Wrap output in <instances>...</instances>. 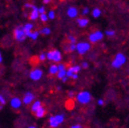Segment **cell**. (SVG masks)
<instances>
[{
	"label": "cell",
	"mask_w": 129,
	"mask_h": 128,
	"mask_svg": "<svg viewBox=\"0 0 129 128\" xmlns=\"http://www.w3.org/2000/svg\"><path fill=\"white\" fill-rule=\"evenodd\" d=\"M125 61H126L125 56L124 54H122V53H118V54H116L114 60H113L112 66L114 67V69H119L125 63Z\"/></svg>",
	"instance_id": "obj_1"
},
{
	"label": "cell",
	"mask_w": 129,
	"mask_h": 128,
	"mask_svg": "<svg viewBox=\"0 0 129 128\" xmlns=\"http://www.w3.org/2000/svg\"><path fill=\"white\" fill-rule=\"evenodd\" d=\"M76 99H77V101L79 102L80 104H86L91 102L92 95H91V93H90L89 91H81V92H79L77 94Z\"/></svg>",
	"instance_id": "obj_2"
},
{
	"label": "cell",
	"mask_w": 129,
	"mask_h": 128,
	"mask_svg": "<svg viewBox=\"0 0 129 128\" xmlns=\"http://www.w3.org/2000/svg\"><path fill=\"white\" fill-rule=\"evenodd\" d=\"M46 55H47V59L49 60H51V61L60 62L61 60V53L59 50H57V49L50 50Z\"/></svg>",
	"instance_id": "obj_3"
},
{
	"label": "cell",
	"mask_w": 129,
	"mask_h": 128,
	"mask_svg": "<svg viewBox=\"0 0 129 128\" xmlns=\"http://www.w3.org/2000/svg\"><path fill=\"white\" fill-rule=\"evenodd\" d=\"M14 37L17 41H24L27 38L26 32L24 30V27H17L14 30Z\"/></svg>",
	"instance_id": "obj_4"
},
{
	"label": "cell",
	"mask_w": 129,
	"mask_h": 128,
	"mask_svg": "<svg viewBox=\"0 0 129 128\" xmlns=\"http://www.w3.org/2000/svg\"><path fill=\"white\" fill-rule=\"evenodd\" d=\"M90 49H91V45L87 42H80L76 45V49L79 52V54L81 55H83L84 53H86Z\"/></svg>",
	"instance_id": "obj_5"
},
{
	"label": "cell",
	"mask_w": 129,
	"mask_h": 128,
	"mask_svg": "<svg viewBox=\"0 0 129 128\" xmlns=\"http://www.w3.org/2000/svg\"><path fill=\"white\" fill-rule=\"evenodd\" d=\"M104 37V35L101 31H95L89 36V40L92 43H96L97 41L101 40Z\"/></svg>",
	"instance_id": "obj_6"
},
{
	"label": "cell",
	"mask_w": 129,
	"mask_h": 128,
	"mask_svg": "<svg viewBox=\"0 0 129 128\" xmlns=\"http://www.w3.org/2000/svg\"><path fill=\"white\" fill-rule=\"evenodd\" d=\"M42 74H43V72L41 70L35 69L29 73V77H30V79L33 80V81H38V80H40V78H41Z\"/></svg>",
	"instance_id": "obj_7"
},
{
	"label": "cell",
	"mask_w": 129,
	"mask_h": 128,
	"mask_svg": "<svg viewBox=\"0 0 129 128\" xmlns=\"http://www.w3.org/2000/svg\"><path fill=\"white\" fill-rule=\"evenodd\" d=\"M35 96L32 92L30 91H27L26 92L25 95H24V98H23V104H26V105H28L29 104H31V102L34 100Z\"/></svg>",
	"instance_id": "obj_8"
},
{
	"label": "cell",
	"mask_w": 129,
	"mask_h": 128,
	"mask_svg": "<svg viewBox=\"0 0 129 128\" xmlns=\"http://www.w3.org/2000/svg\"><path fill=\"white\" fill-rule=\"evenodd\" d=\"M39 16H40V13H39V10H38V8H36V7H34V8H32V10L29 12V14H28V18H29L30 20H36L39 17Z\"/></svg>",
	"instance_id": "obj_9"
},
{
	"label": "cell",
	"mask_w": 129,
	"mask_h": 128,
	"mask_svg": "<svg viewBox=\"0 0 129 128\" xmlns=\"http://www.w3.org/2000/svg\"><path fill=\"white\" fill-rule=\"evenodd\" d=\"M10 104L12 106V108H19L20 106H21V100L19 98H17V97L12 98L11 101H10Z\"/></svg>",
	"instance_id": "obj_10"
},
{
	"label": "cell",
	"mask_w": 129,
	"mask_h": 128,
	"mask_svg": "<svg viewBox=\"0 0 129 128\" xmlns=\"http://www.w3.org/2000/svg\"><path fill=\"white\" fill-rule=\"evenodd\" d=\"M45 113H46V110H45V108L43 106H41V107H40V108L37 110V112L35 113V115H36L37 118H42L43 116L45 115Z\"/></svg>",
	"instance_id": "obj_11"
},
{
	"label": "cell",
	"mask_w": 129,
	"mask_h": 128,
	"mask_svg": "<svg viewBox=\"0 0 129 128\" xmlns=\"http://www.w3.org/2000/svg\"><path fill=\"white\" fill-rule=\"evenodd\" d=\"M77 23H78V25H79L80 27H86L87 25H88V23H89V20L87 19V18H85V17H80V18H78V19H77Z\"/></svg>",
	"instance_id": "obj_12"
},
{
	"label": "cell",
	"mask_w": 129,
	"mask_h": 128,
	"mask_svg": "<svg viewBox=\"0 0 129 128\" xmlns=\"http://www.w3.org/2000/svg\"><path fill=\"white\" fill-rule=\"evenodd\" d=\"M67 14L70 17H77V15H78V10L75 8H70L69 9H68Z\"/></svg>",
	"instance_id": "obj_13"
},
{
	"label": "cell",
	"mask_w": 129,
	"mask_h": 128,
	"mask_svg": "<svg viewBox=\"0 0 129 128\" xmlns=\"http://www.w3.org/2000/svg\"><path fill=\"white\" fill-rule=\"evenodd\" d=\"M42 106V104H41V102L40 101H36L34 103V104H32V106H31V112H32L33 113H35L36 112H37V110L40 107H41Z\"/></svg>",
	"instance_id": "obj_14"
},
{
	"label": "cell",
	"mask_w": 129,
	"mask_h": 128,
	"mask_svg": "<svg viewBox=\"0 0 129 128\" xmlns=\"http://www.w3.org/2000/svg\"><path fill=\"white\" fill-rule=\"evenodd\" d=\"M49 122H50V127H52V128H56V127H58V126L60 125V123H58V121L56 120L55 116H51V117H50V120H49Z\"/></svg>",
	"instance_id": "obj_15"
},
{
	"label": "cell",
	"mask_w": 129,
	"mask_h": 128,
	"mask_svg": "<svg viewBox=\"0 0 129 128\" xmlns=\"http://www.w3.org/2000/svg\"><path fill=\"white\" fill-rule=\"evenodd\" d=\"M81 69H82L81 66H72V67H71L68 71H70V72H72V73H78V72L81 71Z\"/></svg>",
	"instance_id": "obj_16"
},
{
	"label": "cell",
	"mask_w": 129,
	"mask_h": 128,
	"mask_svg": "<svg viewBox=\"0 0 129 128\" xmlns=\"http://www.w3.org/2000/svg\"><path fill=\"white\" fill-rule=\"evenodd\" d=\"M59 72V69H58L57 65H51L50 67V74H56Z\"/></svg>",
	"instance_id": "obj_17"
},
{
	"label": "cell",
	"mask_w": 129,
	"mask_h": 128,
	"mask_svg": "<svg viewBox=\"0 0 129 128\" xmlns=\"http://www.w3.org/2000/svg\"><path fill=\"white\" fill-rule=\"evenodd\" d=\"M66 73H67V71H65V70H62V71H59L57 73L58 75V78L59 79H62L63 77L66 76Z\"/></svg>",
	"instance_id": "obj_18"
},
{
	"label": "cell",
	"mask_w": 129,
	"mask_h": 128,
	"mask_svg": "<svg viewBox=\"0 0 129 128\" xmlns=\"http://www.w3.org/2000/svg\"><path fill=\"white\" fill-rule=\"evenodd\" d=\"M55 118L58 121V123L60 124V123H63V121H64V115H63V114H57V115H55Z\"/></svg>",
	"instance_id": "obj_19"
},
{
	"label": "cell",
	"mask_w": 129,
	"mask_h": 128,
	"mask_svg": "<svg viewBox=\"0 0 129 128\" xmlns=\"http://www.w3.org/2000/svg\"><path fill=\"white\" fill-rule=\"evenodd\" d=\"M39 35H40V32H38V31H35V32H32L31 33V35H30V39L33 40H36L38 39V37H39Z\"/></svg>",
	"instance_id": "obj_20"
},
{
	"label": "cell",
	"mask_w": 129,
	"mask_h": 128,
	"mask_svg": "<svg viewBox=\"0 0 129 128\" xmlns=\"http://www.w3.org/2000/svg\"><path fill=\"white\" fill-rule=\"evenodd\" d=\"M33 28V25L32 24H26L24 26V30L25 32H28V31H31V29Z\"/></svg>",
	"instance_id": "obj_21"
},
{
	"label": "cell",
	"mask_w": 129,
	"mask_h": 128,
	"mask_svg": "<svg viewBox=\"0 0 129 128\" xmlns=\"http://www.w3.org/2000/svg\"><path fill=\"white\" fill-rule=\"evenodd\" d=\"M40 33H41L43 35H49L50 33V29L49 27H44V28H42V29L40 30Z\"/></svg>",
	"instance_id": "obj_22"
},
{
	"label": "cell",
	"mask_w": 129,
	"mask_h": 128,
	"mask_svg": "<svg viewBox=\"0 0 129 128\" xmlns=\"http://www.w3.org/2000/svg\"><path fill=\"white\" fill-rule=\"evenodd\" d=\"M100 15H101V10L98 9V8H95V9H93V11H92V16H93V17H98Z\"/></svg>",
	"instance_id": "obj_23"
},
{
	"label": "cell",
	"mask_w": 129,
	"mask_h": 128,
	"mask_svg": "<svg viewBox=\"0 0 129 128\" xmlns=\"http://www.w3.org/2000/svg\"><path fill=\"white\" fill-rule=\"evenodd\" d=\"M68 40H69L70 43H75L76 42V38L73 37V36H69L68 37Z\"/></svg>",
	"instance_id": "obj_24"
},
{
	"label": "cell",
	"mask_w": 129,
	"mask_h": 128,
	"mask_svg": "<svg viewBox=\"0 0 129 128\" xmlns=\"http://www.w3.org/2000/svg\"><path fill=\"white\" fill-rule=\"evenodd\" d=\"M69 49L71 51H73L74 49H76V44H75V43H70Z\"/></svg>",
	"instance_id": "obj_25"
},
{
	"label": "cell",
	"mask_w": 129,
	"mask_h": 128,
	"mask_svg": "<svg viewBox=\"0 0 129 128\" xmlns=\"http://www.w3.org/2000/svg\"><path fill=\"white\" fill-rule=\"evenodd\" d=\"M40 19L42 20L43 22H46V21H47L48 20V17H47V15H46V14H40Z\"/></svg>",
	"instance_id": "obj_26"
},
{
	"label": "cell",
	"mask_w": 129,
	"mask_h": 128,
	"mask_svg": "<svg viewBox=\"0 0 129 128\" xmlns=\"http://www.w3.org/2000/svg\"><path fill=\"white\" fill-rule=\"evenodd\" d=\"M114 34H115V32H114V30H107L106 31V35L108 37H112Z\"/></svg>",
	"instance_id": "obj_27"
},
{
	"label": "cell",
	"mask_w": 129,
	"mask_h": 128,
	"mask_svg": "<svg viewBox=\"0 0 129 128\" xmlns=\"http://www.w3.org/2000/svg\"><path fill=\"white\" fill-rule=\"evenodd\" d=\"M0 104H2V105H5V104H6V100H5V98H4V96L1 95V94H0Z\"/></svg>",
	"instance_id": "obj_28"
},
{
	"label": "cell",
	"mask_w": 129,
	"mask_h": 128,
	"mask_svg": "<svg viewBox=\"0 0 129 128\" xmlns=\"http://www.w3.org/2000/svg\"><path fill=\"white\" fill-rule=\"evenodd\" d=\"M47 59V55L44 54V53H42V54L40 55V59L41 60V61H44L45 59Z\"/></svg>",
	"instance_id": "obj_29"
},
{
	"label": "cell",
	"mask_w": 129,
	"mask_h": 128,
	"mask_svg": "<svg viewBox=\"0 0 129 128\" xmlns=\"http://www.w3.org/2000/svg\"><path fill=\"white\" fill-rule=\"evenodd\" d=\"M58 69H59V71H62V70H65V65L64 64H59L58 65Z\"/></svg>",
	"instance_id": "obj_30"
},
{
	"label": "cell",
	"mask_w": 129,
	"mask_h": 128,
	"mask_svg": "<svg viewBox=\"0 0 129 128\" xmlns=\"http://www.w3.org/2000/svg\"><path fill=\"white\" fill-rule=\"evenodd\" d=\"M49 17H50V19H53V18L55 17V14H54L53 11H50V14H49Z\"/></svg>",
	"instance_id": "obj_31"
},
{
	"label": "cell",
	"mask_w": 129,
	"mask_h": 128,
	"mask_svg": "<svg viewBox=\"0 0 129 128\" xmlns=\"http://www.w3.org/2000/svg\"><path fill=\"white\" fill-rule=\"evenodd\" d=\"M88 66H89V65H88V63H87V62H83L81 67H82V69H87V68H88Z\"/></svg>",
	"instance_id": "obj_32"
},
{
	"label": "cell",
	"mask_w": 129,
	"mask_h": 128,
	"mask_svg": "<svg viewBox=\"0 0 129 128\" xmlns=\"http://www.w3.org/2000/svg\"><path fill=\"white\" fill-rule=\"evenodd\" d=\"M39 10V13H40V14H44L45 13V8H40V9H38Z\"/></svg>",
	"instance_id": "obj_33"
},
{
	"label": "cell",
	"mask_w": 129,
	"mask_h": 128,
	"mask_svg": "<svg viewBox=\"0 0 129 128\" xmlns=\"http://www.w3.org/2000/svg\"><path fill=\"white\" fill-rule=\"evenodd\" d=\"M104 100H102V99L98 100V104H99V105H104Z\"/></svg>",
	"instance_id": "obj_34"
},
{
	"label": "cell",
	"mask_w": 129,
	"mask_h": 128,
	"mask_svg": "<svg viewBox=\"0 0 129 128\" xmlns=\"http://www.w3.org/2000/svg\"><path fill=\"white\" fill-rule=\"evenodd\" d=\"M71 128H82V126L80 125V124H75V125H72Z\"/></svg>",
	"instance_id": "obj_35"
},
{
	"label": "cell",
	"mask_w": 129,
	"mask_h": 128,
	"mask_svg": "<svg viewBox=\"0 0 129 128\" xmlns=\"http://www.w3.org/2000/svg\"><path fill=\"white\" fill-rule=\"evenodd\" d=\"M72 79H77V78H78V75H77V73H73V74H72Z\"/></svg>",
	"instance_id": "obj_36"
},
{
	"label": "cell",
	"mask_w": 129,
	"mask_h": 128,
	"mask_svg": "<svg viewBox=\"0 0 129 128\" xmlns=\"http://www.w3.org/2000/svg\"><path fill=\"white\" fill-rule=\"evenodd\" d=\"M61 81H63V82H65V81H68V77H67V76L63 77V78L61 79Z\"/></svg>",
	"instance_id": "obj_37"
},
{
	"label": "cell",
	"mask_w": 129,
	"mask_h": 128,
	"mask_svg": "<svg viewBox=\"0 0 129 128\" xmlns=\"http://www.w3.org/2000/svg\"><path fill=\"white\" fill-rule=\"evenodd\" d=\"M87 13H88V8H84V9H83V11H82V14H87Z\"/></svg>",
	"instance_id": "obj_38"
},
{
	"label": "cell",
	"mask_w": 129,
	"mask_h": 128,
	"mask_svg": "<svg viewBox=\"0 0 129 128\" xmlns=\"http://www.w3.org/2000/svg\"><path fill=\"white\" fill-rule=\"evenodd\" d=\"M74 93H73V91H69V96L70 97H73Z\"/></svg>",
	"instance_id": "obj_39"
},
{
	"label": "cell",
	"mask_w": 129,
	"mask_h": 128,
	"mask_svg": "<svg viewBox=\"0 0 129 128\" xmlns=\"http://www.w3.org/2000/svg\"><path fill=\"white\" fill-rule=\"evenodd\" d=\"M50 1H51V0H43V3H45V4H49Z\"/></svg>",
	"instance_id": "obj_40"
},
{
	"label": "cell",
	"mask_w": 129,
	"mask_h": 128,
	"mask_svg": "<svg viewBox=\"0 0 129 128\" xmlns=\"http://www.w3.org/2000/svg\"><path fill=\"white\" fill-rule=\"evenodd\" d=\"M2 60H3L2 57H0V63H1V62H2Z\"/></svg>",
	"instance_id": "obj_41"
},
{
	"label": "cell",
	"mask_w": 129,
	"mask_h": 128,
	"mask_svg": "<svg viewBox=\"0 0 129 128\" xmlns=\"http://www.w3.org/2000/svg\"><path fill=\"white\" fill-rule=\"evenodd\" d=\"M28 128H37V127H36V126H29Z\"/></svg>",
	"instance_id": "obj_42"
},
{
	"label": "cell",
	"mask_w": 129,
	"mask_h": 128,
	"mask_svg": "<svg viewBox=\"0 0 129 128\" xmlns=\"http://www.w3.org/2000/svg\"><path fill=\"white\" fill-rule=\"evenodd\" d=\"M0 57H1V53H0Z\"/></svg>",
	"instance_id": "obj_43"
}]
</instances>
